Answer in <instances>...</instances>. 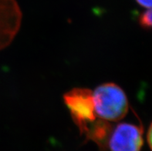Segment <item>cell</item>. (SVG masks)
Returning <instances> with one entry per match:
<instances>
[{
    "instance_id": "52a82bcc",
    "label": "cell",
    "mask_w": 152,
    "mask_h": 151,
    "mask_svg": "<svg viewBox=\"0 0 152 151\" xmlns=\"http://www.w3.org/2000/svg\"><path fill=\"white\" fill-rule=\"evenodd\" d=\"M136 2L142 7L147 8L148 9H152V0H136Z\"/></svg>"
},
{
    "instance_id": "6da1fadb",
    "label": "cell",
    "mask_w": 152,
    "mask_h": 151,
    "mask_svg": "<svg viewBox=\"0 0 152 151\" xmlns=\"http://www.w3.org/2000/svg\"><path fill=\"white\" fill-rule=\"evenodd\" d=\"M97 117L108 122H117L125 117L129 109L127 95L114 82L100 84L93 91Z\"/></svg>"
},
{
    "instance_id": "5b68a950",
    "label": "cell",
    "mask_w": 152,
    "mask_h": 151,
    "mask_svg": "<svg viewBox=\"0 0 152 151\" xmlns=\"http://www.w3.org/2000/svg\"><path fill=\"white\" fill-rule=\"evenodd\" d=\"M113 127L110 122L98 118L89 126L83 136L87 141L96 144L100 151H105L107 150V143Z\"/></svg>"
},
{
    "instance_id": "7a4b0ae2",
    "label": "cell",
    "mask_w": 152,
    "mask_h": 151,
    "mask_svg": "<svg viewBox=\"0 0 152 151\" xmlns=\"http://www.w3.org/2000/svg\"><path fill=\"white\" fill-rule=\"evenodd\" d=\"M63 98L73 122L83 136L89 126L99 118L95 111L93 91L87 88H73L65 93Z\"/></svg>"
},
{
    "instance_id": "277c9868",
    "label": "cell",
    "mask_w": 152,
    "mask_h": 151,
    "mask_svg": "<svg viewBox=\"0 0 152 151\" xmlns=\"http://www.w3.org/2000/svg\"><path fill=\"white\" fill-rule=\"evenodd\" d=\"M23 14L16 0H0V50L12 43L21 26Z\"/></svg>"
},
{
    "instance_id": "8992f818",
    "label": "cell",
    "mask_w": 152,
    "mask_h": 151,
    "mask_svg": "<svg viewBox=\"0 0 152 151\" xmlns=\"http://www.w3.org/2000/svg\"><path fill=\"white\" fill-rule=\"evenodd\" d=\"M139 23L144 28H152V9L143 12L139 18Z\"/></svg>"
},
{
    "instance_id": "ba28073f",
    "label": "cell",
    "mask_w": 152,
    "mask_h": 151,
    "mask_svg": "<svg viewBox=\"0 0 152 151\" xmlns=\"http://www.w3.org/2000/svg\"><path fill=\"white\" fill-rule=\"evenodd\" d=\"M147 140H148L149 147H150L151 150L152 151V123H151L150 126H149L148 131V133H147Z\"/></svg>"
},
{
    "instance_id": "3957f363",
    "label": "cell",
    "mask_w": 152,
    "mask_h": 151,
    "mask_svg": "<svg viewBox=\"0 0 152 151\" xmlns=\"http://www.w3.org/2000/svg\"><path fill=\"white\" fill-rule=\"evenodd\" d=\"M143 145L141 126L121 123L113 127L107 143V149L110 151H141Z\"/></svg>"
}]
</instances>
